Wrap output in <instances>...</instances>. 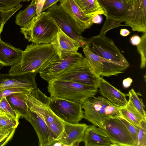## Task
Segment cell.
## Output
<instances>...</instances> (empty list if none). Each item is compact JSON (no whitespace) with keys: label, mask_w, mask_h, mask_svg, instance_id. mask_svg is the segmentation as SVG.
Here are the masks:
<instances>
[{"label":"cell","mask_w":146,"mask_h":146,"mask_svg":"<svg viewBox=\"0 0 146 146\" xmlns=\"http://www.w3.org/2000/svg\"><path fill=\"white\" fill-rule=\"evenodd\" d=\"M59 27L47 11H42L38 18L35 16L30 23L21 28V33L25 38L32 43L41 44L50 43Z\"/></svg>","instance_id":"cell-4"},{"label":"cell","mask_w":146,"mask_h":146,"mask_svg":"<svg viewBox=\"0 0 146 146\" xmlns=\"http://www.w3.org/2000/svg\"><path fill=\"white\" fill-rule=\"evenodd\" d=\"M83 142L85 146H114L101 129L93 125H89L86 130Z\"/></svg>","instance_id":"cell-20"},{"label":"cell","mask_w":146,"mask_h":146,"mask_svg":"<svg viewBox=\"0 0 146 146\" xmlns=\"http://www.w3.org/2000/svg\"><path fill=\"white\" fill-rule=\"evenodd\" d=\"M23 6L20 4L17 7L11 10L3 11L0 10V38L1 34L3 31L4 26L9 18Z\"/></svg>","instance_id":"cell-30"},{"label":"cell","mask_w":146,"mask_h":146,"mask_svg":"<svg viewBox=\"0 0 146 146\" xmlns=\"http://www.w3.org/2000/svg\"><path fill=\"white\" fill-rule=\"evenodd\" d=\"M99 78L85 57H82L54 79L98 87Z\"/></svg>","instance_id":"cell-7"},{"label":"cell","mask_w":146,"mask_h":146,"mask_svg":"<svg viewBox=\"0 0 146 146\" xmlns=\"http://www.w3.org/2000/svg\"><path fill=\"white\" fill-rule=\"evenodd\" d=\"M89 49L97 55L128 68L129 64L112 39L105 35L94 36L87 41Z\"/></svg>","instance_id":"cell-6"},{"label":"cell","mask_w":146,"mask_h":146,"mask_svg":"<svg viewBox=\"0 0 146 146\" xmlns=\"http://www.w3.org/2000/svg\"><path fill=\"white\" fill-rule=\"evenodd\" d=\"M50 43L60 58L76 53L80 48L77 42L59 28L58 33Z\"/></svg>","instance_id":"cell-17"},{"label":"cell","mask_w":146,"mask_h":146,"mask_svg":"<svg viewBox=\"0 0 146 146\" xmlns=\"http://www.w3.org/2000/svg\"><path fill=\"white\" fill-rule=\"evenodd\" d=\"M46 0H38L36 3V17H40L42 12V9Z\"/></svg>","instance_id":"cell-38"},{"label":"cell","mask_w":146,"mask_h":146,"mask_svg":"<svg viewBox=\"0 0 146 146\" xmlns=\"http://www.w3.org/2000/svg\"><path fill=\"white\" fill-rule=\"evenodd\" d=\"M130 33V32L127 29H120V34L122 36H126L129 35Z\"/></svg>","instance_id":"cell-43"},{"label":"cell","mask_w":146,"mask_h":146,"mask_svg":"<svg viewBox=\"0 0 146 146\" xmlns=\"http://www.w3.org/2000/svg\"><path fill=\"white\" fill-rule=\"evenodd\" d=\"M146 146V120L141 123L138 136L137 146Z\"/></svg>","instance_id":"cell-36"},{"label":"cell","mask_w":146,"mask_h":146,"mask_svg":"<svg viewBox=\"0 0 146 146\" xmlns=\"http://www.w3.org/2000/svg\"><path fill=\"white\" fill-rule=\"evenodd\" d=\"M127 127L136 145L137 146L139 128L129 122L122 116L118 117Z\"/></svg>","instance_id":"cell-32"},{"label":"cell","mask_w":146,"mask_h":146,"mask_svg":"<svg viewBox=\"0 0 146 146\" xmlns=\"http://www.w3.org/2000/svg\"><path fill=\"white\" fill-rule=\"evenodd\" d=\"M146 74H145V75L144 76V78H145V82L146 81Z\"/></svg>","instance_id":"cell-45"},{"label":"cell","mask_w":146,"mask_h":146,"mask_svg":"<svg viewBox=\"0 0 146 146\" xmlns=\"http://www.w3.org/2000/svg\"><path fill=\"white\" fill-rule=\"evenodd\" d=\"M38 0H33L24 10H21L17 14L15 20L16 24L24 28L30 22L33 18L36 15V3Z\"/></svg>","instance_id":"cell-26"},{"label":"cell","mask_w":146,"mask_h":146,"mask_svg":"<svg viewBox=\"0 0 146 146\" xmlns=\"http://www.w3.org/2000/svg\"><path fill=\"white\" fill-rule=\"evenodd\" d=\"M127 15L123 22L133 31L146 33V0H131Z\"/></svg>","instance_id":"cell-13"},{"label":"cell","mask_w":146,"mask_h":146,"mask_svg":"<svg viewBox=\"0 0 146 146\" xmlns=\"http://www.w3.org/2000/svg\"><path fill=\"white\" fill-rule=\"evenodd\" d=\"M4 66L0 64V71ZM38 72L11 75L0 72V91L9 88L19 87L31 91L36 89L35 78Z\"/></svg>","instance_id":"cell-14"},{"label":"cell","mask_w":146,"mask_h":146,"mask_svg":"<svg viewBox=\"0 0 146 146\" xmlns=\"http://www.w3.org/2000/svg\"><path fill=\"white\" fill-rule=\"evenodd\" d=\"M20 93L13 94L6 98L12 108L21 117L29 121L30 117V110Z\"/></svg>","instance_id":"cell-23"},{"label":"cell","mask_w":146,"mask_h":146,"mask_svg":"<svg viewBox=\"0 0 146 146\" xmlns=\"http://www.w3.org/2000/svg\"><path fill=\"white\" fill-rule=\"evenodd\" d=\"M16 128L0 130V146L5 145L13 135Z\"/></svg>","instance_id":"cell-34"},{"label":"cell","mask_w":146,"mask_h":146,"mask_svg":"<svg viewBox=\"0 0 146 146\" xmlns=\"http://www.w3.org/2000/svg\"><path fill=\"white\" fill-rule=\"evenodd\" d=\"M28 121L32 125L38 139L39 146H51L52 144L48 127L45 121L35 112L30 110Z\"/></svg>","instance_id":"cell-21"},{"label":"cell","mask_w":146,"mask_h":146,"mask_svg":"<svg viewBox=\"0 0 146 146\" xmlns=\"http://www.w3.org/2000/svg\"><path fill=\"white\" fill-rule=\"evenodd\" d=\"M121 23L119 21L113 20L106 19L100 34L105 35L106 33L110 30L117 27L125 26V25L121 24Z\"/></svg>","instance_id":"cell-35"},{"label":"cell","mask_w":146,"mask_h":146,"mask_svg":"<svg viewBox=\"0 0 146 146\" xmlns=\"http://www.w3.org/2000/svg\"><path fill=\"white\" fill-rule=\"evenodd\" d=\"M64 130L60 138L56 141L62 146L78 145L83 142L84 132L89 125L86 123H73L63 121Z\"/></svg>","instance_id":"cell-16"},{"label":"cell","mask_w":146,"mask_h":146,"mask_svg":"<svg viewBox=\"0 0 146 146\" xmlns=\"http://www.w3.org/2000/svg\"><path fill=\"white\" fill-rule=\"evenodd\" d=\"M0 110L6 112L18 120L21 117L11 107L6 97H3L0 100Z\"/></svg>","instance_id":"cell-31"},{"label":"cell","mask_w":146,"mask_h":146,"mask_svg":"<svg viewBox=\"0 0 146 146\" xmlns=\"http://www.w3.org/2000/svg\"><path fill=\"white\" fill-rule=\"evenodd\" d=\"M28 0H0V10L6 11L13 9L20 4L22 2Z\"/></svg>","instance_id":"cell-33"},{"label":"cell","mask_w":146,"mask_h":146,"mask_svg":"<svg viewBox=\"0 0 146 146\" xmlns=\"http://www.w3.org/2000/svg\"><path fill=\"white\" fill-rule=\"evenodd\" d=\"M102 21V17L100 15H97L94 16L92 19V23L99 24Z\"/></svg>","instance_id":"cell-42"},{"label":"cell","mask_w":146,"mask_h":146,"mask_svg":"<svg viewBox=\"0 0 146 146\" xmlns=\"http://www.w3.org/2000/svg\"><path fill=\"white\" fill-rule=\"evenodd\" d=\"M48 82L50 98L81 104L83 100L95 96L98 91V87L70 81L53 79Z\"/></svg>","instance_id":"cell-3"},{"label":"cell","mask_w":146,"mask_h":146,"mask_svg":"<svg viewBox=\"0 0 146 146\" xmlns=\"http://www.w3.org/2000/svg\"><path fill=\"white\" fill-rule=\"evenodd\" d=\"M82 56L81 53L77 52L60 58L55 53L54 55L41 67L38 72L41 77L48 82L56 77Z\"/></svg>","instance_id":"cell-11"},{"label":"cell","mask_w":146,"mask_h":146,"mask_svg":"<svg viewBox=\"0 0 146 146\" xmlns=\"http://www.w3.org/2000/svg\"><path fill=\"white\" fill-rule=\"evenodd\" d=\"M141 40V37L137 35H133L130 39V41L132 45L134 46H137L139 44Z\"/></svg>","instance_id":"cell-40"},{"label":"cell","mask_w":146,"mask_h":146,"mask_svg":"<svg viewBox=\"0 0 146 146\" xmlns=\"http://www.w3.org/2000/svg\"><path fill=\"white\" fill-rule=\"evenodd\" d=\"M83 48L86 58L99 78L116 76L123 73L127 68L97 55L92 52L87 46Z\"/></svg>","instance_id":"cell-12"},{"label":"cell","mask_w":146,"mask_h":146,"mask_svg":"<svg viewBox=\"0 0 146 146\" xmlns=\"http://www.w3.org/2000/svg\"><path fill=\"white\" fill-rule=\"evenodd\" d=\"M122 2L126 4L128 3L131 1V0H120Z\"/></svg>","instance_id":"cell-44"},{"label":"cell","mask_w":146,"mask_h":146,"mask_svg":"<svg viewBox=\"0 0 146 146\" xmlns=\"http://www.w3.org/2000/svg\"><path fill=\"white\" fill-rule=\"evenodd\" d=\"M47 11L58 27L66 35L75 41L80 48H84L87 45L88 39L79 33L75 25L70 16L59 4L57 3L48 8Z\"/></svg>","instance_id":"cell-8"},{"label":"cell","mask_w":146,"mask_h":146,"mask_svg":"<svg viewBox=\"0 0 146 146\" xmlns=\"http://www.w3.org/2000/svg\"><path fill=\"white\" fill-rule=\"evenodd\" d=\"M55 52L50 43L32 44L23 51L20 60L11 66L8 73L15 75L25 73L38 72L40 69Z\"/></svg>","instance_id":"cell-2"},{"label":"cell","mask_w":146,"mask_h":146,"mask_svg":"<svg viewBox=\"0 0 146 146\" xmlns=\"http://www.w3.org/2000/svg\"><path fill=\"white\" fill-rule=\"evenodd\" d=\"M84 14L88 17L92 18L97 15H105L104 11L98 0H73Z\"/></svg>","instance_id":"cell-24"},{"label":"cell","mask_w":146,"mask_h":146,"mask_svg":"<svg viewBox=\"0 0 146 146\" xmlns=\"http://www.w3.org/2000/svg\"><path fill=\"white\" fill-rule=\"evenodd\" d=\"M28 0V1H32L33 0Z\"/></svg>","instance_id":"cell-46"},{"label":"cell","mask_w":146,"mask_h":146,"mask_svg":"<svg viewBox=\"0 0 146 146\" xmlns=\"http://www.w3.org/2000/svg\"><path fill=\"white\" fill-rule=\"evenodd\" d=\"M105 13L106 19H111L121 23L127 16L128 4L120 0H98Z\"/></svg>","instance_id":"cell-19"},{"label":"cell","mask_w":146,"mask_h":146,"mask_svg":"<svg viewBox=\"0 0 146 146\" xmlns=\"http://www.w3.org/2000/svg\"><path fill=\"white\" fill-rule=\"evenodd\" d=\"M118 109L124 118L139 128L140 126L141 122L143 120H146L129 101L126 106Z\"/></svg>","instance_id":"cell-25"},{"label":"cell","mask_w":146,"mask_h":146,"mask_svg":"<svg viewBox=\"0 0 146 146\" xmlns=\"http://www.w3.org/2000/svg\"><path fill=\"white\" fill-rule=\"evenodd\" d=\"M50 99L49 103L50 108L63 121L76 123L84 118L81 103L60 98Z\"/></svg>","instance_id":"cell-10"},{"label":"cell","mask_w":146,"mask_h":146,"mask_svg":"<svg viewBox=\"0 0 146 146\" xmlns=\"http://www.w3.org/2000/svg\"><path fill=\"white\" fill-rule=\"evenodd\" d=\"M133 82V80L130 77L124 79L122 82L123 86L125 88H129Z\"/></svg>","instance_id":"cell-41"},{"label":"cell","mask_w":146,"mask_h":146,"mask_svg":"<svg viewBox=\"0 0 146 146\" xmlns=\"http://www.w3.org/2000/svg\"><path fill=\"white\" fill-rule=\"evenodd\" d=\"M81 104L84 118L100 128L106 118L122 116L118 109L103 96L88 98L82 101Z\"/></svg>","instance_id":"cell-5"},{"label":"cell","mask_w":146,"mask_h":146,"mask_svg":"<svg viewBox=\"0 0 146 146\" xmlns=\"http://www.w3.org/2000/svg\"><path fill=\"white\" fill-rule=\"evenodd\" d=\"M19 120L0 110V130L16 128Z\"/></svg>","instance_id":"cell-27"},{"label":"cell","mask_w":146,"mask_h":146,"mask_svg":"<svg viewBox=\"0 0 146 146\" xmlns=\"http://www.w3.org/2000/svg\"><path fill=\"white\" fill-rule=\"evenodd\" d=\"M31 91L19 87L9 88L0 91V100L4 97H7L11 95L20 93H26Z\"/></svg>","instance_id":"cell-37"},{"label":"cell","mask_w":146,"mask_h":146,"mask_svg":"<svg viewBox=\"0 0 146 146\" xmlns=\"http://www.w3.org/2000/svg\"><path fill=\"white\" fill-rule=\"evenodd\" d=\"M23 51L16 48L0 38V64L3 66H12L21 59Z\"/></svg>","instance_id":"cell-22"},{"label":"cell","mask_w":146,"mask_h":146,"mask_svg":"<svg viewBox=\"0 0 146 146\" xmlns=\"http://www.w3.org/2000/svg\"><path fill=\"white\" fill-rule=\"evenodd\" d=\"M100 128L114 146H136L127 127L118 117L105 118Z\"/></svg>","instance_id":"cell-9"},{"label":"cell","mask_w":146,"mask_h":146,"mask_svg":"<svg viewBox=\"0 0 146 146\" xmlns=\"http://www.w3.org/2000/svg\"><path fill=\"white\" fill-rule=\"evenodd\" d=\"M20 94L29 110L36 113L47 124L52 144L61 136L63 132L64 123L63 121L50 108V97L42 93L38 88L26 93Z\"/></svg>","instance_id":"cell-1"},{"label":"cell","mask_w":146,"mask_h":146,"mask_svg":"<svg viewBox=\"0 0 146 146\" xmlns=\"http://www.w3.org/2000/svg\"><path fill=\"white\" fill-rule=\"evenodd\" d=\"M98 88L101 94L117 108L124 107L128 101L126 97L127 94L121 92L105 80L103 76L99 79Z\"/></svg>","instance_id":"cell-18"},{"label":"cell","mask_w":146,"mask_h":146,"mask_svg":"<svg viewBox=\"0 0 146 146\" xmlns=\"http://www.w3.org/2000/svg\"><path fill=\"white\" fill-rule=\"evenodd\" d=\"M62 0H46L43 7L42 12L47 10L48 8L54 4L57 3Z\"/></svg>","instance_id":"cell-39"},{"label":"cell","mask_w":146,"mask_h":146,"mask_svg":"<svg viewBox=\"0 0 146 146\" xmlns=\"http://www.w3.org/2000/svg\"><path fill=\"white\" fill-rule=\"evenodd\" d=\"M140 43L136 46L137 50L141 56L140 68L145 67L146 63V33H143L141 37Z\"/></svg>","instance_id":"cell-29"},{"label":"cell","mask_w":146,"mask_h":146,"mask_svg":"<svg viewBox=\"0 0 146 146\" xmlns=\"http://www.w3.org/2000/svg\"><path fill=\"white\" fill-rule=\"evenodd\" d=\"M59 5L70 17L80 34L93 24L92 18L86 16L73 0H62Z\"/></svg>","instance_id":"cell-15"},{"label":"cell","mask_w":146,"mask_h":146,"mask_svg":"<svg viewBox=\"0 0 146 146\" xmlns=\"http://www.w3.org/2000/svg\"><path fill=\"white\" fill-rule=\"evenodd\" d=\"M128 96L130 101L141 115L146 119V112L144 110L145 106L142 99H140L133 88L129 90Z\"/></svg>","instance_id":"cell-28"}]
</instances>
